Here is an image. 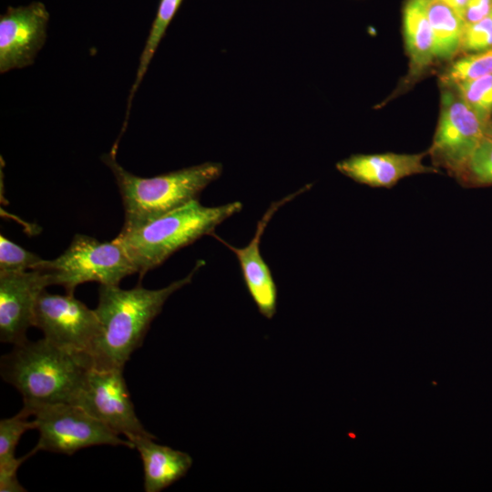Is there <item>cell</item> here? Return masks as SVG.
Wrapping results in <instances>:
<instances>
[{
  "label": "cell",
  "mask_w": 492,
  "mask_h": 492,
  "mask_svg": "<svg viewBox=\"0 0 492 492\" xmlns=\"http://www.w3.org/2000/svg\"><path fill=\"white\" fill-rule=\"evenodd\" d=\"M202 265L204 261L199 260L187 276L158 290L146 289L140 284L129 290L119 285L99 284L95 312L101 334L92 355L93 367L123 369L131 354L141 346L152 321L169 297L190 283Z\"/></svg>",
  "instance_id": "1"
},
{
  "label": "cell",
  "mask_w": 492,
  "mask_h": 492,
  "mask_svg": "<svg viewBox=\"0 0 492 492\" xmlns=\"http://www.w3.org/2000/svg\"><path fill=\"white\" fill-rule=\"evenodd\" d=\"M90 356L60 347L46 338L25 341L1 358V375L22 395L24 406L76 404Z\"/></svg>",
  "instance_id": "2"
},
{
  "label": "cell",
  "mask_w": 492,
  "mask_h": 492,
  "mask_svg": "<svg viewBox=\"0 0 492 492\" xmlns=\"http://www.w3.org/2000/svg\"><path fill=\"white\" fill-rule=\"evenodd\" d=\"M118 142L101 156L115 177L121 196L125 220L120 231L138 229L193 200L222 173L220 162H204L144 178L132 174L117 160Z\"/></svg>",
  "instance_id": "3"
},
{
  "label": "cell",
  "mask_w": 492,
  "mask_h": 492,
  "mask_svg": "<svg viewBox=\"0 0 492 492\" xmlns=\"http://www.w3.org/2000/svg\"><path fill=\"white\" fill-rule=\"evenodd\" d=\"M241 210V201L207 207L196 200L138 229L120 231L113 240L123 247L142 278L177 251L211 235L221 222Z\"/></svg>",
  "instance_id": "4"
},
{
  "label": "cell",
  "mask_w": 492,
  "mask_h": 492,
  "mask_svg": "<svg viewBox=\"0 0 492 492\" xmlns=\"http://www.w3.org/2000/svg\"><path fill=\"white\" fill-rule=\"evenodd\" d=\"M36 269L44 271L50 285L63 286L67 294H74L76 287L85 282L119 285L125 277L137 273L119 243L114 240L100 241L84 234H76L61 255L42 260Z\"/></svg>",
  "instance_id": "5"
},
{
  "label": "cell",
  "mask_w": 492,
  "mask_h": 492,
  "mask_svg": "<svg viewBox=\"0 0 492 492\" xmlns=\"http://www.w3.org/2000/svg\"><path fill=\"white\" fill-rule=\"evenodd\" d=\"M25 408L34 416L39 433L34 453L42 450L72 455L82 448L103 445L133 449L128 439L120 438L79 405L56 404Z\"/></svg>",
  "instance_id": "6"
},
{
  "label": "cell",
  "mask_w": 492,
  "mask_h": 492,
  "mask_svg": "<svg viewBox=\"0 0 492 492\" xmlns=\"http://www.w3.org/2000/svg\"><path fill=\"white\" fill-rule=\"evenodd\" d=\"M34 326L40 329L49 342L91 359L101 334L95 310L76 299L74 294H52L46 289L36 304Z\"/></svg>",
  "instance_id": "7"
},
{
  "label": "cell",
  "mask_w": 492,
  "mask_h": 492,
  "mask_svg": "<svg viewBox=\"0 0 492 492\" xmlns=\"http://www.w3.org/2000/svg\"><path fill=\"white\" fill-rule=\"evenodd\" d=\"M75 405L129 441L141 436H155L144 428L135 413L123 369L91 367Z\"/></svg>",
  "instance_id": "8"
},
{
  "label": "cell",
  "mask_w": 492,
  "mask_h": 492,
  "mask_svg": "<svg viewBox=\"0 0 492 492\" xmlns=\"http://www.w3.org/2000/svg\"><path fill=\"white\" fill-rule=\"evenodd\" d=\"M485 137L486 125L458 95L446 92L428 151L435 166L443 167L458 178Z\"/></svg>",
  "instance_id": "9"
},
{
  "label": "cell",
  "mask_w": 492,
  "mask_h": 492,
  "mask_svg": "<svg viewBox=\"0 0 492 492\" xmlns=\"http://www.w3.org/2000/svg\"><path fill=\"white\" fill-rule=\"evenodd\" d=\"M50 15L40 1L8 6L0 15V73L31 66L47 36Z\"/></svg>",
  "instance_id": "10"
},
{
  "label": "cell",
  "mask_w": 492,
  "mask_h": 492,
  "mask_svg": "<svg viewBox=\"0 0 492 492\" xmlns=\"http://www.w3.org/2000/svg\"><path fill=\"white\" fill-rule=\"evenodd\" d=\"M50 285L39 269L0 272V340L14 345L26 341L34 326L35 308L40 293Z\"/></svg>",
  "instance_id": "11"
},
{
  "label": "cell",
  "mask_w": 492,
  "mask_h": 492,
  "mask_svg": "<svg viewBox=\"0 0 492 492\" xmlns=\"http://www.w3.org/2000/svg\"><path fill=\"white\" fill-rule=\"evenodd\" d=\"M309 187L310 185L302 187L295 192L272 202L261 220H258L255 233L245 247H235L214 232L211 234L237 257L246 288L260 313L267 319H272L276 313L277 286L268 264L261 254V237L276 211L298 195L305 192Z\"/></svg>",
  "instance_id": "12"
},
{
  "label": "cell",
  "mask_w": 492,
  "mask_h": 492,
  "mask_svg": "<svg viewBox=\"0 0 492 492\" xmlns=\"http://www.w3.org/2000/svg\"><path fill=\"white\" fill-rule=\"evenodd\" d=\"M425 153L356 154L336 164V169L353 180L372 188H392L404 178L424 173H436L423 160Z\"/></svg>",
  "instance_id": "13"
},
{
  "label": "cell",
  "mask_w": 492,
  "mask_h": 492,
  "mask_svg": "<svg viewBox=\"0 0 492 492\" xmlns=\"http://www.w3.org/2000/svg\"><path fill=\"white\" fill-rule=\"evenodd\" d=\"M156 436L137 437L130 442L141 457L144 490L159 492L186 476L192 457L182 451L154 442Z\"/></svg>",
  "instance_id": "14"
},
{
  "label": "cell",
  "mask_w": 492,
  "mask_h": 492,
  "mask_svg": "<svg viewBox=\"0 0 492 492\" xmlns=\"http://www.w3.org/2000/svg\"><path fill=\"white\" fill-rule=\"evenodd\" d=\"M426 5L427 0H407L403 11L405 40L414 74L422 72L436 58Z\"/></svg>",
  "instance_id": "15"
},
{
  "label": "cell",
  "mask_w": 492,
  "mask_h": 492,
  "mask_svg": "<svg viewBox=\"0 0 492 492\" xmlns=\"http://www.w3.org/2000/svg\"><path fill=\"white\" fill-rule=\"evenodd\" d=\"M426 9L434 36L436 58H451L461 48L464 21L443 0H427Z\"/></svg>",
  "instance_id": "16"
},
{
  "label": "cell",
  "mask_w": 492,
  "mask_h": 492,
  "mask_svg": "<svg viewBox=\"0 0 492 492\" xmlns=\"http://www.w3.org/2000/svg\"><path fill=\"white\" fill-rule=\"evenodd\" d=\"M182 0H160L156 16L150 26L149 36L146 39L144 48L140 55L138 60V67L137 69L136 77L134 83L130 88L128 103H127V111L122 127L121 134L124 133L128 125V119L130 112V108L132 105L133 97L144 78V76L148 70V67L152 60V57L162 40L163 36L166 34L167 28L176 13L178 12Z\"/></svg>",
  "instance_id": "17"
},
{
  "label": "cell",
  "mask_w": 492,
  "mask_h": 492,
  "mask_svg": "<svg viewBox=\"0 0 492 492\" xmlns=\"http://www.w3.org/2000/svg\"><path fill=\"white\" fill-rule=\"evenodd\" d=\"M458 96L485 124L492 117V74L455 85Z\"/></svg>",
  "instance_id": "18"
},
{
  "label": "cell",
  "mask_w": 492,
  "mask_h": 492,
  "mask_svg": "<svg viewBox=\"0 0 492 492\" xmlns=\"http://www.w3.org/2000/svg\"><path fill=\"white\" fill-rule=\"evenodd\" d=\"M458 179L466 186L483 187L492 185V138L485 137Z\"/></svg>",
  "instance_id": "19"
},
{
  "label": "cell",
  "mask_w": 492,
  "mask_h": 492,
  "mask_svg": "<svg viewBox=\"0 0 492 492\" xmlns=\"http://www.w3.org/2000/svg\"><path fill=\"white\" fill-rule=\"evenodd\" d=\"M31 412L23 407L15 415L0 421V463L15 459V447L22 435L36 429L35 420H29Z\"/></svg>",
  "instance_id": "20"
},
{
  "label": "cell",
  "mask_w": 492,
  "mask_h": 492,
  "mask_svg": "<svg viewBox=\"0 0 492 492\" xmlns=\"http://www.w3.org/2000/svg\"><path fill=\"white\" fill-rule=\"evenodd\" d=\"M492 74V48L457 59L448 68L444 79L456 85L459 82Z\"/></svg>",
  "instance_id": "21"
},
{
  "label": "cell",
  "mask_w": 492,
  "mask_h": 492,
  "mask_svg": "<svg viewBox=\"0 0 492 492\" xmlns=\"http://www.w3.org/2000/svg\"><path fill=\"white\" fill-rule=\"evenodd\" d=\"M38 255L0 235V272L35 270L42 261Z\"/></svg>",
  "instance_id": "22"
},
{
  "label": "cell",
  "mask_w": 492,
  "mask_h": 492,
  "mask_svg": "<svg viewBox=\"0 0 492 492\" xmlns=\"http://www.w3.org/2000/svg\"><path fill=\"white\" fill-rule=\"evenodd\" d=\"M492 48V18L490 16L474 24L465 25L461 49L477 53Z\"/></svg>",
  "instance_id": "23"
},
{
  "label": "cell",
  "mask_w": 492,
  "mask_h": 492,
  "mask_svg": "<svg viewBox=\"0 0 492 492\" xmlns=\"http://www.w3.org/2000/svg\"><path fill=\"white\" fill-rule=\"evenodd\" d=\"M35 453L30 451L26 456L14 460L0 463V491L24 492L26 489L20 485L17 478V470L20 465Z\"/></svg>",
  "instance_id": "24"
},
{
  "label": "cell",
  "mask_w": 492,
  "mask_h": 492,
  "mask_svg": "<svg viewBox=\"0 0 492 492\" xmlns=\"http://www.w3.org/2000/svg\"><path fill=\"white\" fill-rule=\"evenodd\" d=\"M492 0H468L464 12L465 25H470L485 19L490 15Z\"/></svg>",
  "instance_id": "25"
},
{
  "label": "cell",
  "mask_w": 492,
  "mask_h": 492,
  "mask_svg": "<svg viewBox=\"0 0 492 492\" xmlns=\"http://www.w3.org/2000/svg\"><path fill=\"white\" fill-rule=\"evenodd\" d=\"M451 6L461 17L468 0H443ZM463 19V18H462Z\"/></svg>",
  "instance_id": "26"
},
{
  "label": "cell",
  "mask_w": 492,
  "mask_h": 492,
  "mask_svg": "<svg viewBox=\"0 0 492 492\" xmlns=\"http://www.w3.org/2000/svg\"><path fill=\"white\" fill-rule=\"evenodd\" d=\"M486 136L492 138V117L486 125Z\"/></svg>",
  "instance_id": "27"
},
{
  "label": "cell",
  "mask_w": 492,
  "mask_h": 492,
  "mask_svg": "<svg viewBox=\"0 0 492 492\" xmlns=\"http://www.w3.org/2000/svg\"><path fill=\"white\" fill-rule=\"evenodd\" d=\"M491 18H492V8H491V13H490V15H489Z\"/></svg>",
  "instance_id": "28"
}]
</instances>
